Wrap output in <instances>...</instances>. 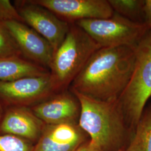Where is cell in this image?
Returning <instances> with one entry per match:
<instances>
[{
	"label": "cell",
	"mask_w": 151,
	"mask_h": 151,
	"mask_svg": "<svg viewBox=\"0 0 151 151\" xmlns=\"http://www.w3.org/2000/svg\"><path fill=\"white\" fill-rule=\"evenodd\" d=\"M134 48L99 49L70 84L69 89L101 101L119 99L131 80L135 66Z\"/></svg>",
	"instance_id": "6da1fadb"
},
{
	"label": "cell",
	"mask_w": 151,
	"mask_h": 151,
	"mask_svg": "<svg viewBox=\"0 0 151 151\" xmlns=\"http://www.w3.org/2000/svg\"><path fill=\"white\" fill-rule=\"evenodd\" d=\"M71 91L80 104L78 125L89 135L92 143L101 151L122 149L120 146L130 129L118 99L101 101Z\"/></svg>",
	"instance_id": "7a4b0ae2"
},
{
	"label": "cell",
	"mask_w": 151,
	"mask_h": 151,
	"mask_svg": "<svg viewBox=\"0 0 151 151\" xmlns=\"http://www.w3.org/2000/svg\"><path fill=\"white\" fill-rule=\"evenodd\" d=\"M100 48L81 27L70 24L63 41L54 51L49 68L57 92L69 88L92 54Z\"/></svg>",
	"instance_id": "3957f363"
},
{
	"label": "cell",
	"mask_w": 151,
	"mask_h": 151,
	"mask_svg": "<svg viewBox=\"0 0 151 151\" xmlns=\"http://www.w3.org/2000/svg\"><path fill=\"white\" fill-rule=\"evenodd\" d=\"M135 66L131 80L118 99L127 124L134 131L151 97V30L134 48Z\"/></svg>",
	"instance_id": "277c9868"
},
{
	"label": "cell",
	"mask_w": 151,
	"mask_h": 151,
	"mask_svg": "<svg viewBox=\"0 0 151 151\" xmlns=\"http://www.w3.org/2000/svg\"><path fill=\"white\" fill-rule=\"evenodd\" d=\"M101 48H135L150 30L145 23L130 21L116 13L108 19H85L75 23Z\"/></svg>",
	"instance_id": "5b68a950"
},
{
	"label": "cell",
	"mask_w": 151,
	"mask_h": 151,
	"mask_svg": "<svg viewBox=\"0 0 151 151\" xmlns=\"http://www.w3.org/2000/svg\"><path fill=\"white\" fill-rule=\"evenodd\" d=\"M50 72L0 82V100L9 106L32 107L56 93Z\"/></svg>",
	"instance_id": "8992f818"
},
{
	"label": "cell",
	"mask_w": 151,
	"mask_h": 151,
	"mask_svg": "<svg viewBox=\"0 0 151 151\" xmlns=\"http://www.w3.org/2000/svg\"><path fill=\"white\" fill-rule=\"evenodd\" d=\"M15 6L24 24L45 38L55 51L63 41L70 24L32 0L16 1Z\"/></svg>",
	"instance_id": "52a82bcc"
},
{
	"label": "cell",
	"mask_w": 151,
	"mask_h": 151,
	"mask_svg": "<svg viewBox=\"0 0 151 151\" xmlns=\"http://www.w3.org/2000/svg\"><path fill=\"white\" fill-rule=\"evenodd\" d=\"M68 24L85 19H108L113 15L108 0H32Z\"/></svg>",
	"instance_id": "ba28073f"
},
{
	"label": "cell",
	"mask_w": 151,
	"mask_h": 151,
	"mask_svg": "<svg viewBox=\"0 0 151 151\" xmlns=\"http://www.w3.org/2000/svg\"><path fill=\"white\" fill-rule=\"evenodd\" d=\"M2 24L11 33L24 58L49 70L54 51L45 38L23 22Z\"/></svg>",
	"instance_id": "9c48e42d"
},
{
	"label": "cell",
	"mask_w": 151,
	"mask_h": 151,
	"mask_svg": "<svg viewBox=\"0 0 151 151\" xmlns=\"http://www.w3.org/2000/svg\"><path fill=\"white\" fill-rule=\"evenodd\" d=\"M30 109L44 124L50 125L78 123L81 111L78 99L69 88L54 93Z\"/></svg>",
	"instance_id": "30bf717a"
},
{
	"label": "cell",
	"mask_w": 151,
	"mask_h": 151,
	"mask_svg": "<svg viewBox=\"0 0 151 151\" xmlns=\"http://www.w3.org/2000/svg\"><path fill=\"white\" fill-rule=\"evenodd\" d=\"M85 134L78 123L45 124L33 151H76L85 142Z\"/></svg>",
	"instance_id": "8fae6325"
},
{
	"label": "cell",
	"mask_w": 151,
	"mask_h": 151,
	"mask_svg": "<svg viewBox=\"0 0 151 151\" xmlns=\"http://www.w3.org/2000/svg\"><path fill=\"white\" fill-rule=\"evenodd\" d=\"M45 124L30 108L9 106L0 120V134L15 135L34 144L40 138Z\"/></svg>",
	"instance_id": "7c38bea8"
},
{
	"label": "cell",
	"mask_w": 151,
	"mask_h": 151,
	"mask_svg": "<svg viewBox=\"0 0 151 151\" xmlns=\"http://www.w3.org/2000/svg\"><path fill=\"white\" fill-rule=\"evenodd\" d=\"M49 70L22 56L0 58V82H9L27 77L44 75Z\"/></svg>",
	"instance_id": "4fadbf2b"
},
{
	"label": "cell",
	"mask_w": 151,
	"mask_h": 151,
	"mask_svg": "<svg viewBox=\"0 0 151 151\" xmlns=\"http://www.w3.org/2000/svg\"><path fill=\"white\" fill-rule=\"evenodd\" d=\"M125 151H151V105L146 106Z\"/></svg>",
	"instance_id": "5bb4252c"
},
{
	"label": "cell",
	"mask_w": 151,
	"mask_h": 151,
	"mask_svg": "<svg viewBox=\"0 0 151 151\" xmlns=\"http://www.w3.org/2000/svg\"><path fill=\"white\" fill-rule=\"evenodd\" d=\"M114 12L130 21L144 23L145 0H108Z\"/></svg>",
	"instance_id": "9a60e30c"
},
{
	"label": "cell",
	"mask_w": 151,
	"mask_h": 151,
	"mask_svg": "<svg viewBox=\"0 0 151 151\" xmlns=\"http://www.w3.org/2000/svg\"><path fill=\"white\" fill-rule=\"evenodd\" d=\"M14 56H22V53L11 33L0 22V58Z\"/></svg>",
	"instance_id": "2e32d148"
},
{
	"label": "cell",
	"mask_w": 151,
	"mask_h": 151,
	"mask_svg": "<svg viewBox=\"0 0 151 151\" xmlns=\"http://www.w3.org/2000/svg\"><path fill=\"white\" fill-rule=\"evenodd\" d=\"M34 145L15 135L0 134V151H33Z\"/></svg>",
	"instance_id": "e0dca14e"
},
{
	"label": "cell",
	"mask_w": 151,
	"mask_h": 151,
	"mask_svg": "<svg viewBox=\"0 0 151 151\" xmlns=\"http://www.w3.org/2000/svg\"><path fill=\"white\" fill-rule=\"evenodd\" d=\"M8 22L24 23L15 5L9 0H0V22Z\"/></svg>",
	"instance_id": "ac0fdd59"
},
{
	"label": "cell",
	"mask_w": 151,
	"mask_h": 151,
	"mask_svg": "<svg viewBox=\"0 0 151 151\" xmlns=\"http://www.w3.org/2000/svg\"><path fill=\"white\" fill-rule=\"evenodd\" d=\"M144 23L151 30V0H145L143 7Z\"/></svg>",
	"instance_id": "d6986e66"
},
{
	"label": "cell",
	"mask_w": 151,
	"mask_h": 151,
	"mask_svg": "<svg viewBox=\"0 0 151 151\" xmlns=\"http://www.w3.org/2000/svg\"><path fill=\"white\" fill-rule=\"evenodd\" d=\"M76 151H101L89 140L85 142Z\"/></svg>",
	"instance_id": "ffe728a7"
},
{
	"label": "cell",
	"mask_w": 151,
	"mask_h": 151,
	"mask_svg": "<svg viewBox=\"0 0 151 151\" xmlns=\"http://www.w3.org/2000/svg\"><path fill=\"white\" fill-rule=\"evenodd\" d=\"M4 113V109H3L2 104V101L0 100V120L2 118Z\"/></svg>",
	"instance_id": "44dd1931"
},
{
	"label": "cell",
	"mask_w": 151,
	"mask_h": 151,
	"mask_svg": "<svg viewBox=\"0 0 151 151\" xmlns=\"http://www.w3.org/2000/svg\"><path fill=\"white\" fill-rule=\"evenodd\" d=\"M125 151V150H123V148H122V149H120V150H119V151Z\"/></svg>",
	"instance_id": "7402d4cb"
}]
</instances>
